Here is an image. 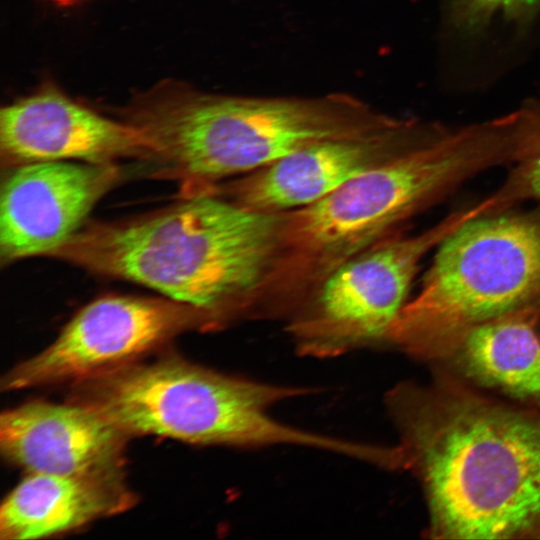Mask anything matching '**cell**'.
Instances as JSON below:
<instances>
[{
	"label": "cell",
	"mask_w": 540,
	"mask_h": 540,
	"mask_svg": "<svg viewBox=\"0 0 540 540\" xmlns=\"http://www.w3.org/2000/svg\"><path fill=\"white\" fill-rule=\"evenodd\" d=\"M388 391L401 471L434 539H540V408L488 395L444 365Z\"/></svg>",
	"instance_id": "6da1fadb"
},
{
	"label": "cell",
	"mask_w": 540,
	"mask_h": 540,
	"mask_svg": "<svg viewBox=\"0 0 540 540\" xmlns=\"http://www.w3.org/2000/svg\"><path fill=\"white\" fill-rule=\"evenodd\" d=\"M284 218L215 192L186 193L150 212L86 223L50 257L194 306L221 329L256 319Z\"/></svg>",
	"instance_id": "7a4b0ae2"
},
{
	"label": "cell",
	"mask_w": 540,
	"mask_h": 540,
	"mask_svg": "<svg viewBox=\"0 0 540 540\" xmlns=\"http://www.w3.org/2000/svg\"><path fill=\"white\" fill-rule=\"evenodd\" d=\"M516 141L499 117L444 128L429 142L285 212L258 319L287 320L343 263L395 234L404 221L486 169L511 164Z\"/></svg>",
	"instance_id": "3957f363"
},
{
	"label": "cell",
	"mask_w": 540,
	"mask_h": 540,
	"mask_svg": "<svg viewBox=\"0 0 540 540\" xmlns=\"http://www.w3.org/2000/svg\"><path fill=\"white\" fill-rule=\"evenodd\" d=\"M154 150L158 176L182 182V193L247 175L312 143L374 131L396 117L360 98L243 96L162 83L126 110Z\"/></svg>",
	"instance_id": "277c9868"
},
{
	"label": "cell",
	"mask_w": 540,
	"mask_h": 540,
	"mask_svg": "<svg viewBox=\"0 0 540 540\" xmlns=\"http://www.w3.org/2000/svg\"><path fill=\"white\" fill-rule=\"evenodd\" d=\"M76 402L133 435L197 445L302 446L356 458L361 444L287 425L269 415L275 404L314 392L266 383L169 357L130 363L75 383Z\"/></svg>",
	"instance_id": "5b68a950"
},
{
	"label": "cell",
	"mask_w": 540,
	"mask_h": 540,
	"mask_svg": "<svg viewBox=\"0 0 540 540\" xmlns=\"http://www.w3.org/2000/svg\"><path fill=\"white\" fill-rule=\"evenodd\" d=\"M530 306H540V208L483 214L438 244L389 343L437 364L469 329Z\"/></svg>",
	"instance_id": "8992f818"
},
{
	"label": "cell",
	"mask_w": 540,
	"mask_h": 540,
	"mask_svg": "<svg viewBox=\"0 0 540 540\" xmlns=\"http://www.w3.org/2000/svg\"><path fill=\"white\" fill-rule=\"evenodd\" d=\"M484 198L417 234H393L329 274L286 320L298 354L337 357L390 346L423 257L465 222L491 211Z\"/></svg>",
	"instance_id": "52a82bcc"
},
{
	"label": "cell",
	"mask_w": 540,
	"mask_h": 540,
	"mask_svg": "<svg viewBox=\"0 0 540 540\" xmlns=\"http://www.w3.org/2000/svg\"><path fill=\"white\" fill-rule=\"evenodd\" d=\"M217 329L204 311L165 296H103L82 307L48 347L7 372L1 388L79 383L133 363L185 332Z\"/></svg>",
	"instance_id": "ba28073f"
},
{
	"label": "cell",
	"mask_w": 540,
	"mask_h": 540,
	"mask_svg": "<svg viewBox=\"0 0 540 540\" xmlns=\"http://www.w3.org/2000/svg\"><path fill=\"white\" fill-rule=\"evenodd\" d=\"M444 128L396 118L374 131L312 143L211 191L255 211H292L429 142Z\"/></svg>",
	"instance_id": "9c48e42d"
},
{
	"label": "cell",
	"mask_w": 540,
	"mask_h": 540,
	"mask_svg": "<svg viewBox=\"0 0 540 540\" xmlns=\"http://www.w3.org/2000/svg\"><path fill=\"white\" fill-rule=\"evenodd\" d=\"M122 179L118 164L49 161L7 169L0 192L1 265L50 257Z\"/></svg>",
	"instance_id": "30bf717a"
},
{
	"label": "cell",
	"mask_w": 540,
	"mask_h": 540,
	"mask_svg": "<svg viewBox=\"0 0 540 540\" xmlns=\"http://www.w3.org/2000/svg\"><path fill=\"white\" fill-rule=\"evenodd\" d=\"M0 156L7 170L49 161H153L154 150L130 123L102 116L47 86L1 109Z\"/></svg>",
	"instance_id": "8fae6325"
},
{
	"label": "cell",
	"mask_w": 540,
	"mask_h": 540,
	"mask_svg": "<svg viewBox=\"0 0 540 540\" xmlns=\"http://www.w3.org/2000/svg\"><path fill=\"white\" fill-rule=\"evenodd\" d=\"M129 436L83 403L31 401L0 417V450L26 474L67 476L123 472Z\"/></svg>",
	"instance_id": "7c38bea8"
},
{
	"label": "cell",
	"mask_w": 540,
	"mask_h": 540,
	"mask_svg": "<svg viewBox=\"0 0 540 540\" xmlns=\"http://www.w3.org/2000/svg\"><path fill=\"white\" fill-rule=\"evenodd\" d=\"M123 472L27 474L0 509L2 540L40 539L121 513L135 503Z\"/></svg>",
	"instance_id": "4fadbf2b"
},
{
	"label": "cell",
	"mask_w": 540,
	"mask_h": 540,
	"mask_svg": "<svg viewBox=\"0 0 540 540\" xmlns=\"http://www.w3.org/2000/svg\"><path fill=\"white\" fill-rule=\"evenodd\" d=\"M440 363L478 387L540 408V306L469 329Z\"/></svg>",
	"instance_id": "5bb4252c"
},
{
	"label": "cell",
	"mask_w": 540,
	"mask_h": 540,
	"mask_svg": "<svg viewBox=\"0 0 540 540\" xmlns=\"http://www.w3.org/2000/svg\"><path fill=\"white\" fill-rule=\"evenodd\" d=\"M540 13V0H450V14L458 28L481 31L501 21L524 26Z\"/></svg>",
	"instance_id": "9a60e30c"
},
{
	"label": "cell",
	"mask_w": 540,
	"mask_h": 540,
	"mask_svg": "<svg viewBox=\"0 0 540 540\" xmlns=\"http://www.w3.org/2000/svg\"><path fill=\"white\" fill-rule=\"evenodd\" d=\"M524 109L528 125L526 148L498 190L510 206L531 200L540 208V103L529 102Z\"/></svg>",
	"instance_id": "2e32d148"
},
{
	"label": "cell",
	"mask_w": 540,
	"mask_h": 540,
	"mask_svg": "<svg viewBox=\"0 0 540 540\" xmlns=\"http://www.w3.org/2000/svg\"><path fill=\"white\" fill-rule=\"evenodd\" d=\"M54 3H57L59 5H71L79 0H50Z\"/></svg>",
	"instance_id": "e0dca14e"
}]
</instances>
